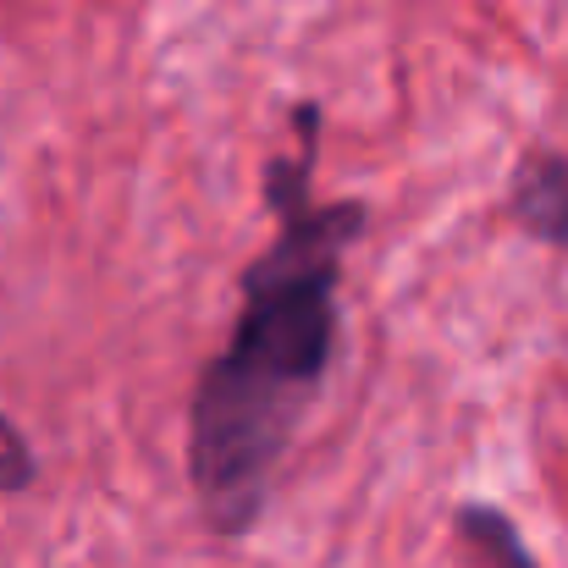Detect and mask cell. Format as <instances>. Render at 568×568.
<instances>
[{
  "label": "cell",
  "instance_id": "obj_4",
  "mask_svg": "<svg viewBox=\"0 0 568 568\" xmlns=\"http://www.w3.org/2000/svg\"><path fill=\"white\" fill-rule=\"evenodd\" d=\"M33 475H39V464H33V447L22 442V430L0 414V497H17V491H28L33 486Z\"/></svg>",
  "mask_w": 568,
  "mask_h": 568
},
{
  "label": "cell",
  "instance_id": "obj_3",
  "mask_svg": "<svg viewBox=\"0 0 568 568\" xmlns=\"http://www.w3.org/2000/svg\"><path fill=\"white\" fill-rule=\"evenodd\" d=\"M453 536L469 552L475 568H541L536 552L525 547L519 525L497 503H458L453 508Z\"/></svg>",
  "mask_w": 568,
  "mask_h": 568
},
{
  "label": "cell",
  "instance_id": "obj_1",
  "mask_svg": "<svg viewBox=\"0 0 568 568\" xmlns=\"http://www.w3.org/2000/svg\"><path fill=\"white\" fill-rule=\"evenodd\" d=\"M315 139L321 111L298 105V155H276L265 172L276 237L243 271L232 343L199 371L189 403V480L215 536L260 525L282 453L337 359L343 254L371 210L359 199L315 204Z\"/></svg>",
  "mask_w": 568,
  "mask_h": 568
},
{
  "label": "cell",
  "instance_id": "obj_2",
  "mask_svg": "<svg viewBox=\"0 0 568 568\" xmlns=\"http://www.w3.org/2000/svg\"><path fill=\"white\" fill-rule=\"evenodd\" d=\"M508 221L530 232L547 248L568 254V155L564 150H536L519 161L508 183Z\"/></svg>",
  "mask_w": 568,
  "mask_h": 568
}]
</instances>
